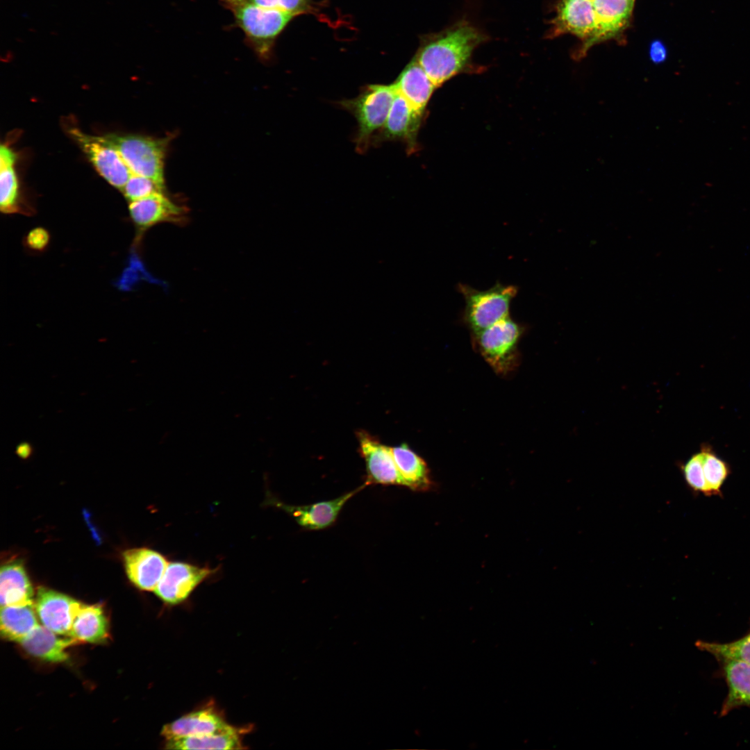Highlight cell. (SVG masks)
<instances>
[{
  "label": "cell",
  "instance_id": "1f68e13d",
  "mask_svg": "<svg viewBox=\"0 0 750 750\" xmlns=\"http://www.w3.org/2000/svg\"><path fill=\"white\" fill-rule=\"evenodd\" d=\"M260 6L278 10L293 17L306 12L310 0H250Z\"/></svg>",
  "mask_w": 750,
  "mask_h": 750
},
{
  "label": "cell",
  "instance_id": "e575fe53",
  "mask_svg": "<svg viewBox=\"0 0 750 750\" xmlns=\"http://www.w3.org/2000/svg\"><path fill=\"white\" fill-rule=\"evenodd\" d=\"M31 451V449L28 444H21L17 449V454L22 458L28 456Z\"/></svg>",
  "mask_w": 750,
  "mask_h": 750
},
{
  "label": "cell",
  "instance_id": "ffe728a7",
  "mask_svg": "<svg viewBox=\"0 0 750 750\" xmlns=\"http://www.w3.org/2000/svg\"><path fill=\"white\" fill-rule=\"evenodd\" d=\"M17 156L8 146L0 148V209L4 214L31 215L33 209L21 199L19 186L15 170Z\"/></svg>",
  "mask_w": 750,
  "mask_h": 750
},
{
  "label": "cell",
  "instance_id": "ac0fdd59",
  "mask_svg": "<svg viewBox=\"0 0 750 750\" xmlns=\"http://www.w3.org/2000/svg\"><path fill=\"white\" fill-rule=\"evenodd\" d=\"M597 31L591 46L621 33L628 26L634 6L633 0H592Z\"/></svg>",
  "mask_w": 750,
  "mask_h": 750
},
{
  "label": "cell",
  "instance_id": "4fadbf2b",
  "mask_svg": "<svg viewBox=\"0 0 750 750\" xmlns=\"http://www.w3.org/2000/svg\"><path fill=\"white\" fill-rule=\"evenodd\" d=\"M422 117L423 115L415 110L397 92L386 121L372 138V145L388 141H400L405 143L407 150L412 153L417 148V135Z\"/></svg>",
  "mask_w": 750,
  "mask_h": 750
},
{
  "label": "cell",
  "instance_id": "4dcf8cb0",
  "mask_svg": "<svg viewBox=\"0 0 750 750\" xmlns=\"http://www.w3.org/2000/svg\"><path fill=\"white\" fill-rule=\"evenodd\" d=\"M141 274H144V269L137 255L133 252L128 257L127 266L115 283V285L122 291H131L140 281Z\"/></svg>",
  "mask_w": 750,
  "mask_h": 750
},
{
  "label": "cell",
  "instance_id": "ba28073f",
  "mask_svg": "<svg viewBox=\"0 0 750 750\" xmlns=\"http://www.w3.org/2000/svg\"><path fill=\"white\" fill-rule=\"evenodd\" d=\"M217 572V568L199 566L185 561L169 562L154 590L166 604L176 606L186 601L203 582Z\"/></svg>",
  "mask_w": 750,
  "mask_h": 750
},
{
  "label": "cell",
  "instance_id": "44dd1931",
  "mask_svg": "<svg viewBox=\"0 0 750 750\" xmlns=\"http://www.w3.org/2000/svg\"><path fill=\"white\" fill-rule=\"evenodd\" d=\"M60 635L39 624L20 644L35 657L49 662H64L69 657L67 649L79 642L71 637Z\"/></svg>",
  "mask_w": 750,
  "mask_h": 750
},
{
  "label": "cell",
  "instance_id": "8fae6325",
  "mask_svg": "<svg viewBox=\"0 0 750 750\" xmlns=\"http://www.w3.org/2000/svg\"><path fill=\"white\" fill-rule=\"evenodd\" d=\"M356 436L359 451L365 464L367 476L365 483L367 485H403L391 447L383 444L378 439L363 430L357 431Z\"/></svg>",
  "mask_w": 750,
  "mask_h": 750
},
{
  "label": "cell",
  "instance_id": "30bf717a",
  "mask_svg": "<svg viewBox=\"0 0 750 750\" xmlns=\"http://www.w3.org/2000/svg\"><path fill=\"white\" fill-rule=\"evenodd\" d=\"M130 218L138 229V239L149 228L161 223L184 225L188 222V209L164 193L129 202Z\"/></svg>",
  "mask_w": 750,
  "mask_h": 750
},
{
  "label": "cell",
  "instance_id": "5b68a950",
  "mask_svg": "<svg viewBox=\"0 0 750 750\" xmlns=\"http://www.w3.org/2000/svg\"><path fill=\"white\" fill-rule=\"evenodd\" d=\"M457 289L465 301L462 322L473 334L509 317L511 302L518 292L517 286L501 283L484 290L463 283Z\"/></svg>",
  "mask_w": 750,
  "mask_h": 750
},
{
  "label": "cell",
  "instance_id": "e0dca14e",
  "mask_svg": "<svg viewBox=\"0 0 750 750\" xmlns=\"http://www.w3.org/2000/svg\"><path fill=\"white\" fill-rule=\"evenodd\" d=\"M716 660L728 688L720 710V716H725L738 708H750V664L731 658Z\"/></svg>",
  "mask_w": 750,
  "mask_h": 750
},
{
  "label": "cell",
  "instance_id": "52a82bcc",
  "mask_svg": "<svg viewBox=\"0 0 750 750\" xmlns=\"http://www.w3.org/2000/svg\"><path fill=\"white\" fill-rule=\"evenodd\" d=\"M597 31L596 16L592 0H559L551 21L549 37L572 34L584 43L575 56L583 58L591 47Z\"/></svg>",
  "mask_w": 750,
  "mask_h": 750
},
{
  "label": "cell",
  "instance_id": "7c38bea8",
  "mask_svg": "<svg viewBox=\"0 0 750 750\" xmlns=\"http://www.w3.org/2000/svg\"><path fill=\"white\" fill-rule=\"evenodd\" d=\"M368 486L365 483L357 488L335 499L309 505L285 504L272 497L268 499L269 505L278 508L291 515L303 529L318 531L332 526L347 501Z\"/></svg>",
  "mask_w": 750,
  "mask_h": 750
},
{
  "label": "cell",
  "instance_id": "83f0119b",
  "mask_svg": "<svg viewBox=\"0 0 750 750\" xmlns=\"http://www.w3.org/2000/svg\"><path fill=\"white\" fill-rule=\"evenodd\" d=\"M696 647L715 659L724 658L735 659L750 664V631L742 638L726 643L698 640Z\"/></svg>",
  "mask_w": 750,
  "mask_h": 750
},
{
  "label": "cell",
  "instance_id": "603a6c76",
  "mask_svg": "<svg viewBox=\"0 0 750 750\" xmlns=\"http://www.w3.org/2000/svg\"><path fill=\"white\" fill-rule=\"evenodd\" d=\"M391 451L403 486L415 491H426L431 488L427 465L419 456L406 444L391 447Z\"/></svg>",
  "mask_w": 750,
  "mask_h": 750
},
{
  "label": "cell",
  "instance_id": "4316f807",
  "mask_svg": "<svg viewBox=\"0 0 750 750\" xmlns=\"http://www.w3.org/2000/svg\"><path fill=\"white\" fill-rule=\"evenodd\" d=\"M701 449L703 452V469L707 487L706 497H722V488L731 472L730 467L710 446L703 445Z\"/></svg>",
  "mask_w": 750,
  "mask_h": 750
},
{
  "label": "cell",
  "instance_id": "7a4b0ae2",
  "mask_svg": "<svg viewBox=\"0 0 750 750\" xmlns=\"http://www.w3.org/2000/svg\"><path fill=\"white\" fill-rule=\"evenodd\" d=\"M244 33L246 43L262 60H267L275 40L292 15L260 6L250 0H219Z\"/></svg>",
  "mask_w": 750,
  "mask_h": 750
},
{
  "label": "cell",
  "instance_id": "6da1fadb",
  "mask_svg": "<svg viewBox=\"0 0 750 750\" xmlns=\"http://www.w3.org/2000/svg\"><path fill=\"white\" fill-rule=\"evenodd\" d=\"M486 40L478 28L460 21L426 39L415 59L438 88L466 69L474 49Z\"/></svg>",
  "mask_w": 750,
  "mask_h": 750
},
{
  "label": "cell",
  "instance_id": "f1b7e54d",
  "mask_svg": "<svg viewBox=\"0 0 750 750\" xmlns=\"http://www.w3.org/2000/svg\"><path fill=\"white\" fill-rule=\"evenodd\" d=\"M121 191L131 202L156 193H164L165 189L149 178L131 173Z\"/></svg>",
  "mask_w": 750,
  "mask_h": 750
},
{
  "label": "cell",
  "instance_id": "484cf974",
  "mask_svg": "<svg viewBox=\"0 0 750 750\" xmlns=\"http://www.w3.org/2000/svg\"><path fill=\"white\" fill-rule=\"evenodd\" d=\"M240 729L221 733L166 740L167 749H242Z\"/></svg>",
  "mask_w": 750,
  "mask_h": 750
},
{
  "label": "cell",
  "instance_id": "d6a6232c",
  "mask_svg": "<svg viewBox=\"0 0 750 750\" xmlns=\"http://www.w3.org/2000/svg\"><path fill=\"white\" fill-rule=\"evenodd\" d=\"M50 234L47 229L42 227H36L31 229L24 238V244L28 250L42 252L49 246Z\"/></svg>",
  "mask_w": 750,
  "mask_h": 750
},
{
  "label": "cell",
  "instance_id": "277c9868",
  "mask_svg": "<svg viewBox=\"0 0 750 750\" xmlns=\"http://www.w3.org/2000/svg\"><path fill=\"white\" fill-rule=\"evenodd\" d=\"M100 138L118 152L131 173L149 178L165 189L164 161L171 136L108 133Z\"/></svg>",
  "mask_w": 750,
  "mask_h": 750
},
{
  "label": "cell",
  "instance_id": "836d02e7",
  "mask_svg": "<svg viewBox=\"0 0 750 750\" xmlns=\"http://www.w3.org/2000/svg\"><path fill=\"white\" fill-rule=\"evenodd\" d=\"M649 56L652 62L656 64L660 63L666 60V47L660 41L655 40L650 45Z\"/></svg>",
  "mask_w": 750,
  "mask_h": 750
},
{
  "label": "cell",
  "instance_id": "d590c367",
  "mask_svg": "<svg viewBox=\"0 0 750 750\" xmlns=\"http://www.w3.org/2000/svg\"><path fill=\"white\" fill-rule=\"evenodd\" d=\"M635 1V0H633Z\"/></svg>",
  "mask_w": 750,
  "mask_h": 750
},
{
  "label": "cell",
  "instance_id": "7402d4cb",
  "mask_svg": "<svg viewBox=\"0 0 750 750\" xmlns=\"http://www.w3.org/2000/svg\"><path fill=\"white\" fill-rule=\"evenodd\" d=\"M0 595L1 606H34L33 588L21 562L1 567Z\"/></svg>",
  "mask_w": 750,
  "mask_h": 750
},
{
  "label": "cell",
  "instance_id": "d6986e66",
  "mask_svg": "<svg viewBox=\"0 0 750 750\" xmlns=\"http://www.w3.org/2000/svg\"><path fill=\"white\" fill-rule=\"evenodd\" d=\"M393 84L397 92L421 115L436 88L415 59L403 69Z\"/></svg>",
  "mask_w": 750,
  "mask_h": 750
},
{
  "label": "cell",
  "instance_id": "9a60e30c",
  "mask_svg": "<svg viewBox=\"0 0 750 750\" xmlns=\"http://www.w3.org/2000/svg\"><path fill=\"white\" fill-rule=\"evenodd\" d=\"M123 558L128 578L144 591H154L169 563L161 553L146 547L128 549Z\"/></svg>",
  "mask_w": 750,
  "mask_h": 750
},
{
  "label": "cell",
  "instance_id": "2e32d148",
  "mask_svg": "<svg viewBox=\"0 0 750 750\" xmlns=\"http://www.w3.org/2000/svg\"><path fill=\"white\" fill-rule=\"evenodd\" d=\"M237 729L227 724L217 710L206 708L188 713L165 725L161 733L166 740H169L227 733Z\"/></svg>",
  "mask_w": 750,
  "mask_h": 750
},
{
  "label": "cell",
  "instance_id": "f546056e",
  "mask_svg": "<svg viewBox=\"0 0 750 750\" xmlns=\"http://www.w3.org/2000/svg\"><path fill=\"white\" fill-rule=\"evenodd\" d=\"M703 452L693 454L681 467L684 479L695 494L707 496V487L703 469Z\"/></svg>",
  "mask_w": 750,
  "mask_h": 750
},
{
  "label": "cell",
  "instance_id": "8992f818",
  "mask_svg": "<svg viewBox=\"0 0 750 750\" xmlns=\"http://www.w3.org/2000/svg\"><path fill=\"white\" fill-rule=\"evenodd\" d=\"M524 329L509 316L473 334L479 351L496 372L506 374L516 367L517 344Z\"/></svg>",
  "mask_w": 750,
  "mask_h": 750
},
{
  "label": "cell",
  "instance_id": "d4e9b609",
  "mask_svg": "<svg viewBox=\"0 0 750 750\" xmlns=\"http://www.w3.org/2000/svg\"><path fill=\"white\" fill-rule=\"evenodd\" d=\"M38 625L33 606H1V633L5 638L20 643Z\"/></svg>",
  "mask_w": 750,
  "mask_h": 750
},
{
  "label": "cell",
  "instance_id": "cb8c5ba5",
  "mask_svg": "<svg viewBox=\"0 0 750 750\" xmlns=\"http://www.w3.org/2000/svg\"><path fill=\"white\" fill-rule=\"evenodd\" d=\"M108 635L106 617L102 608L81 603L74 619L70 637L92 643L105 640Z\"/></svg>",
  "mask_w": 750,
  "mask_h": 750
},
{
  "label": "cell",
  "instance_id": "5bb4252c",
  "mask_svg": "<svg viewBox=\"0 0 750 750\" xmlns=\"http://www.w3.org/2000/svg\"><path fill=\"white\" fill-rule=\"evenodd\" d=\"M81 602L54 590L40 588L34 601L35 610L42 625L53 632L70 637L72 624Z\"/></svg>",
  "mask_w": 750,
  "mask_h": 750
},
{
  "label": "cell",
  "instance_id": "9c48e42d",
  "mask_svg": "<svg viewBox=\"0 0 750 750\" xmlns=\"http://www.w3.org/2000/svg\"><path fill=\"white\" fill-rule=\"evenodd\" d=\"M67 133L99 174L108 183L121 190L131 172L118 152L104 142L100 136L88 135L78 128L70 127L67 128Z\"/></svg>",
  "mask_w": 750,
  "mask_h": 750
},
{
  "label": "cell",
  "instance_id": "3957f363",
  "mask_svg": "<svg viewBox=\"0 0 750 750\" xmlns=\"http://www.w3.org/2000/svg\"><path fill=\"white\" fill-rule=\"evenodd\" d=\"M396 94L393 83L371 84L362 88L356 97L338 102L357 121L354 141L356 150L360 153L368 149L372 138L384 125Z\"/></svg>",
  "mask_w": 750,
  "mask_h": 750
}]
</instances>
